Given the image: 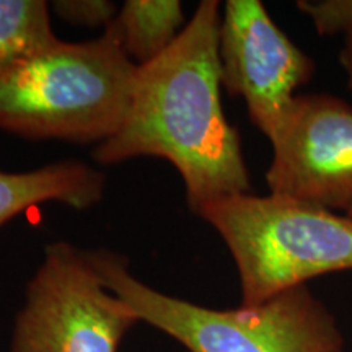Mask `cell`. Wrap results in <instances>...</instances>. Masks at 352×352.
Masks as SVG:
<instances>
[{
    "label": "cell",
    "instance_id": "cell-1",
    "mask_svg": "<svg viewBox=\"0 0 352 352\" xmlns=\"http://www.w3.org/2000/svg\"><path fill=\"white\" fill-rule=\"evenodd\" d=\"M220 20L217 0L199 2L168 50L140 65L124 121L94 151L101 165L138 157L168 160L183 178L196 215L252 189L240 134L220 100Z\"/></svg>",
    "mask_w": 352,
    "mask_h": 352
},
{
    "label": "cell",
    "instance_id": "cell-2",
    "mask_svg": "<svg viewBox=\"0 0 352 352\" xmlns=\"http://www.w3.org/2000/svg\"><path fill=\"white\" fill-rule=\"evenodd\" d=\"M138 70L108 28L94 41L59 39L0 76V131L104 142L124 121Z\"/></svg>",
    "mask_w": 352,
    "mask_h": 352
},
{
    "label": "cell",
    "instance_id": "cell-3",
    "mask_svg": "<svg viewBox=\"0 0 352 352\" xmlns=\"http://www.w3.org/2000/svg\"><path fill=\"white\" fill-rule=\"evenodd\" d=\"M103 284L138 315L188 352H344V338L331 311L307 285L258 305L217 310L171 297L129 271L111 250L88 252Z\"/></svg>",
    "mask_w": 352,
    "mask_h": 352
},
{
    "label": "cell",
    "instance_id": "cell-4",
    "mask_svg": "<svg viewBox=\"0 0 352 352\" xmlns=\"http://www.w3.org/2000/svg\"><path fill=\"white\" fill-rule=\"evenodd\" d=\"M197 215L214 227L236 264L241 305L352 270V219L333 210L279 195H239Z\"/></svg>",
    "mask_w": 352,
    "mask_h": 352
},
{
    "label": "cell",
    "instance_id": "cell-5",
    "mask_svg": "<svg viewBox=\"0 0 352 352\" xmlns=\"http://www.w3.org/2000/svg\"><path fill=\"white\" fill-rule=\"evenodd\" d=\"M138 315L103 284L88 252L52 241L25 290L10 352H118Z\"/></svg>",
    "mask_w": 352,
    "mask_h": 352
},
{
    "label": "cell",
    "instance_id": "cell-6",
    "mask_svg": "<svg viewBox=\"0 0 352 352\" xmlns=\"http://www.w3.org/2000/svg\"><path fill=\"white\" fill-rule=\"evenodd\" d=\"M222 87L241 96L250 120L270 139L284 126L296 91L315 63L274 23L259 0H227L219 30Z\"/></svg>",
    "mask_w": 352,
    "mask_h": 352
},
{
    "label": "cell",
    "instance_id": "cell-7",
    "mask_svg": "<svg viewBox=\"0 0 352 352\" xmlns=\"http://www.w3.org/2000/svg\"><path fill=\"white\" fill-rule=\"evenodd\" d=\"M271 195L341 210L352 219V107L333 95H297L271 140Z\"/></svg>",
    "mask_w": 352,
    "mask_h": 352
},
{
    "label": "cell",
    "instance_id": "cell-8",
    "mask_svg": "<svg viewBox=\"0 0 352 352\" xmlns=\"http://www.w3.org/2000/svg\"><path fill=\"white\" fill-rule=\"evenodd\" d=\"M104 188V175L77 160L30 171H0V227L44 202H59L77 210L90 209L103 201Z\"/></svg>",
    "mask_w": 352,
    "mask_h": 352
},
{
    "label": "cell",
    "instance_id": "cell-9",
    "mask_svg": "<svg viewBox=\"0 0 352 352\" xmlns=\"http://www.w3.org/2000/svg\"><path fill=\"white\" fill-rule=\"evenodd\" d=\"M188 25L178 0H127L108 30L138 67L160 57Z\"/></svg>",
    "mask_w": 352,
    "mask_h": 352
},
{
    "label": "cell",
    "instance_id": "cell-10",
    "mask_svg": "<svg viewBox=\"0 0 352 352\" xmlns=\"http://www.w3.org/2000/svg\"><path fill=\"white\" fill-rule=\"evenodd\" d=\"M44 0H0V76L59 41Z\"/></svg>",
    "mask_w": 352,
    "mask_h": 352
},
{
    "label": "cell",
    "instance_id": "cell-11",
    "mask_svg": "<svg viewBox=\"0 0 352 352\" xmlns=\"http://www.w3.org/2000/svg\"><path fill=\"white\" fill-rule=\"evenodd\" d=\"M297 8L320 36L352 34V0H298Z\"/></svg>",
    "mask_w": 352,
    "mask_h": 352
},
{
    "label": "cell",
    "instance_id": "cell-12",
    "mask_svg": "<svg viewBox=\"0 0 352 352\" xmlns=\"http://www.w3.org/2000/svg\"><path fill=\"white\" fill-rule=\"evenodd\" d=\"M51 10L65 23L107 30L116 19L120 7L109 0H56Z\"/></svg>",
    "mask_w": 352,
    "mask_h": 352
},
{
    "label": "cell",
    "instance_id": "cell-13",
    "mask_svg": "<svg viewBox=\"0 0 352 352\" xmlns=\"http://www.w3.org/2000/svg\"><path fill=\"white\" fill-rule=\"evenodd\" d=\"M340 64L347 77V85L352 90V34L346 36L344 44H342V50L340 52Z\"/></svg>",
    "mask_w": 352,
    "mask_h": 352
}]
</instances>
